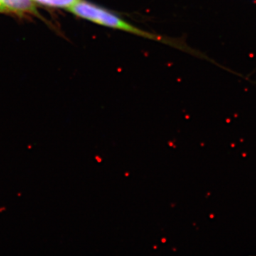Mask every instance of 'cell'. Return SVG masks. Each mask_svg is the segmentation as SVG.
<instances>
[{
  "mask_svg": "<svg viewBox=\"0 0 256 256\" xmlns=\"http://www.w3.org/2000/svg\"><path fill=\"white\" fill-rule=\"evenodd\" d=\"M5 12L16 13H34L36 10L33 0H1Z\"/></svg>",
  "mask_w": 256,
  "mask_h": 256,
  "instance_id": "2",
  "label": "cell"
},
{
  "mask_svg": "<svg viewBox=\"0 0 256 256\" xmlns=\"http://www.w3.org/2000/svg\"><path fill=\"white\" fill-rule=\"evenodd\" d=\"M5 12V10L1 0H0V12Z\"/></svg>",
  "mask_w": 256,
  "mask_h": 256,
  "instance_id": "4",
  "label": "cell"
},
{
  "mask_svg": "<svg viewBox=\"0 0 256 256\" xmlns=\"http://www.w3.org/2000/svg\"><path fill=\"white\" fill-rule=\"evenodd\" d=\"M34 1L46 6L65 8L67 10L78 0H34Z\"/></svg>",
  "mask_w": 256,
  "mask_h": 256,
  "instance_id": "3",
  "label": "cell"
},
{
  "mask_svg": "<svg viewBox=\"0 0 256 256\" xmlns=\"http://www.w3.org/2000/svg\"><path fill=\"white\" fill-rule=\"evenodd\" d=\"M67 10L79 18H84L100 26L128 32L137 36L150 38L154 41L170 44H172L171 42L168 41L162 37L136 28L112 12L101 8L99 5L89 2L86 0H78Z\"/></svg>",
  "mask_w": 256,
  "mask_h": 256,
  "instance_id": "1",
  "label": "cell"
}]
</instances>
